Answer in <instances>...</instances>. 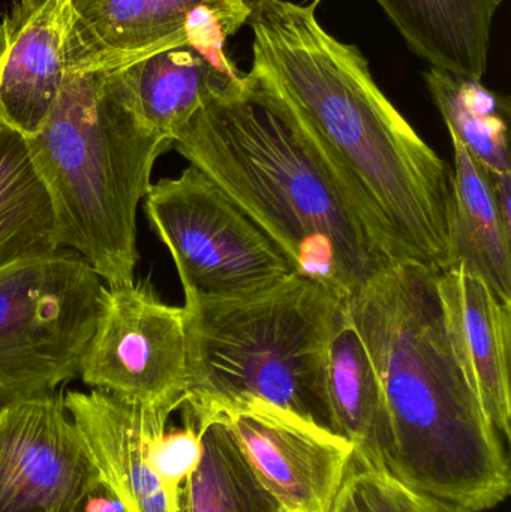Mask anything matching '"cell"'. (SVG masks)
Masks as SVG:
<instances>
[{
  "instance_id": "25",
  "label": "cell",
  "mask_w": 511,
  "mask_h": 512,
  "mask_svg": "<svg viewBox=\"0 0 511 512\" xmlns=\"http://www.w3.org/2000/svg\"><path fill=\"white\" fill-rule=\"evenodd\" d=\"M78 512H123V510L116 498L101 484V487L87 498Z\"/></svg>"
},
{
  "instance_id": "10",
  "label": "cell",
  "mask_w": 511,
  "mask_h": 512,
  "mask_svg": "<svg viewBox=\"0 0 511 512\" xmlns=\"http://www.w3.org/2000/svg\"><path fill=\"white\" fill-rule=\"evenodd\" d=\"M101 487L57 393L0 406V512H78Z\"/></svg>"
},
{
  "instance_id": "27",
  "label": "cell",
  "mask_w": 511,
  "mask_h": 512,
  "mask_svg": "<svg viewBox=\"0 0 511 512\" xmlns=\"http://www.w3.org/2000/svg\"><path fill=\"white\" fill-rule=\"evenodd\" d=\"M62 2H68V0H62Z\"/></svg>"
},
{
  "instance_id": "16",
  "label": "cell",
  "mask_w": 511,
  "mask_h": 512,
  "mask_svg": "<svg viewBox=\"0 0 511 512\" xmlns=\"http://www.w3.org/2000/svg\"><path fill=\"white\" fill-rule=\"evenodd\" d=\"M327 396L336 432L354 450V463L389 475L392 427L380 376L342 307L327 354Z\"/></svg>"
},
{
  "instance_id": "17",
  "label": "cell",
  "mask_w": 511,
  "mask_h": 512,
  "mask_svg": "<svg viewBox=\"0 0 511 512\" xmlns=\"http://www.w3.org/2000/svg\"><path fill=\"white\" fill-rule=\"evenodd\" d=\"M408 48L432 68L482 81L503 0H375Z\"/></svg>"
},
{
  "instance_id": "9",
  "label": "cell",
  "mask_w": 511,
  "mask_h": 512,
  "mask_svg": "<svg viewBox=\"0 0 511 512\" xmlns=\"http://www.w3.org/2000/svg\"><path fill=\"white\" fill-rule=\"evenodd\" d=\"M84 384L122 399L185 403V307L162 303L144 283L108 288L80 370Z\"/></svg>"
},
{
  "instance_id": "7",
  "label": "cell",
  "mask_w": 511,
  "mask_h": 512,
  "mask_svg": "<svg viewBox=\"0 0 511 512\" xmlns=\"http://www.w3.org/2000/svg\"><path fill=\"white\" fill-rule=\"evenodd\" d=\"M150 227L167 246L185 298H237L294 276L293 264L195 167L150 186Z\"/></svg>"
},
{
  "instance_id": "8",
  "label": "cell",
  "mask_w": 511,
  "mask_h": 512,
  "mask_svg": "<svg viewBox=\"0 0 511 512\" xmlns=\"http://www.w3.org/2000/svg\"><path fill=\"white\" fill-rule=\"evenodd\" d=\"M69 71H111L156 51L192 44L230 62L228 38L251 0H68Z\"/></svg>"
},
{
  "instance_id": "14",
  "label": "cell",
  "mask_w": 511,
  "mask_h": 512,
  "mask_svg": "<svg viewBox=\"0 0 511 512\" xmlns=\"http://www.w3.org/2000/svg\"><path fill=\"white\" fill-rule=\"evenodd\" d=\"M108 80L141 125L173 147L174 138L215 96L242 80L233 62L192 44L156 51L107 71Z\"/></svg>"
},
{
  "instance_id": "15",
  "label": "cell",
  "mask_w": 511,
  "mask_h": 512,
  "mask_svg": "<svg viewBox=\"0 0 511 512\" xmlns=\"http://www.w3.org/2000/svg\"><path fill=\"white\" fill-rule=\"evenodd\" d=\"M447 324L492 426L511 436V304L459 264L437 273Z\"/></svg>"
},
{
  "instance_id": "21",
  "label": "cell",
  "mask_w": 511,
  "mask_h": 512,
  "mask_svg": "<svg viewBox=\"0 0 511 512\" xmlns=\"http://www.w3.org/2000/svg\"><path fill=\"white\" fill-rule=\"evenodd\" d=\"M195 424L201 457L183 487L180 512H284L258 483L224 421Z\"/></svg>"
},
{
  "instance_id": "5",
  "label": "cell",
  "mask_w": 511,
  "mask_h": 512,
  "mask_svg": "<svg viewBox=\"0 0 511 512\" xmlns=\"http://www.w3.org/2000/svg\"><path fill=\"white\" fill-rule=\"evenodd\" d=\"M27 141L53 201L60 248L110 288L134 283L138 204L170 141L141 125L107 71H69L47 122Z\"/></svg>"
},
{
  "instance_id": "4",
  "label": "cell",
  "mask_w": 511,
  "mask_h": 512,
  "mask_svg": "<svg viewBox=\"0 0 511 512\" xmlns=\"http://www.w3.org/2000/svg\"><path fill=\"white\" fill-rule=\"evenodd\" d=\"M344 301L300 274L246 297L185 298V415L200 423L269 406L338 433L327 354Z\"/></svg>"
},
{
  "instance_id": "28",
  "label": "cell",
  "mask_w": 511,
  "mask_h": 512,
  "mask_svg": "<svg viewBox=\"0 0 511 512\" xmlns=\"http://www.w3.org/2000/svg\"><path fill=\"white\" fill-rule=\"evenodd\" d=\"M251 2H254V0H251Z\"/></svg>"
},
{
  "instance_id": "24",
  "label": "cell",
  "mask_w": 511,
  "mask_h": 512,
  "mask_svg": "<svg viewBox=\"0 0 511 512\" xmlns=\"http://www.w3.org/2000/svg\"><path fill=\"white\" fill-rule=\"evenodd\" d=\"M411 502H413L414 512H479L416 492H411Z\"/></svg>"
},
{
  "instance_id": "20",
  "label": "cell",
  "mask_w": 511,
  "mask_h": 512,
  "mask_svg": "<svg viewBox=\"0 0 511 512\" xmlns=\"http://www.w3.org/2000/svg\"><path fill=\"white\" fill-rule=\"evenodd\" d=\"M425 81L450 138L491 173H511L509 98L492 92L482 81L432 66L425 72Z\"/></svg>"
},
{
  "instance_id": "1",
  "label": "cell",
  "mask_w": 511,
  "mask_h": 512,
  "mask_svg": "<svg viewBox=\"0 0 511 512\" xmlns=\"http://www.w3.org/2000/svg\"><path fill=\"white\" fill-rule=\"evenodd\" d=\"M245 81L281 116L392 264L441 273L456 264L449 165L372 77L317 6L254 0Z\"/></svg>"
},
{
  "instance_id": "26",
  "label": "cell",
  "mask_w": 511,
  "mask_h": 512,
  "mask_svg": "<svg viewBox=\"0 0 511 512\" xmlns=\"http://www.w3.org/2000/svg\"><path fill=\"white\" fill-rule=\"evenodd\" d=\"M321 2H323V0H303V5H312L318 8Z\"/></svg>"
},
{
  "instance_id": "19",
  "label": "cell",
  "mask_w": 511,
  "mask_h": 512,
  "mask_svg": "<svg viewBox=\"0 0 511 512\" xmlns=\"http://www.w3.org/2000/svg\"><path fill=\"white\" fill-rule=\"evenodd\" d=\"M59 249L53 201L29 141L0 120V268Z\"/></svg>"
},
{
  "instance_id": "12",
  "label": "cell",
  "mask_w": 511,
  "mask_h": 512,
  "mask_svg": "<svg viewBox=\"0 0 511 512\" xmlns=\"http://www.w3.org/2000/svg\"><path fill=\"white\" fill-rule=\"evenodd\" d=\"M63 399L92 454L102 486L123 512H180L185 484L159 475L149 451L182 405L135 402L98 390L69 391Z\"/></svg>"
},
{
  "instance_id": "2",
  "label": "cell",
  "mask_w": 511,
  "mask_h": 512,
  "mask_svg": "<svg viewBox=\"0 0 511 512\" xmlns=\"http://www.w3.org/2000/svg\"><path fill=\"white\" fill-rule=\"evenodd\" d=\"M345 310L386 396L389 477L474 511L503 504L509 459L456 352L437 273L392 264L345 298Z\"/></svg>"
},
{
  "instance_id": "6",
  "label": "cell",
  "mask_w": 511,
  "mask_h": 512,
  "mask_svg": "<svg viewBox=\"0 0 511 512\" xmlns=\"http://www.w3.org/2000/svg\"><path fill=\"white\" fill-rule=\"evenodd\" d=\"M105 291L71 249L0 268V403L56 393L80 376Z\"/></svg>"
},
{
  "instance_id": "18",
  "label": "cell",
  "mask_w": 511,
  "mask_h": 512,
  "mask_svg": "<svg viewBox=\"0 0 511 512\" xmlns=\"http://www.w3.org/2000/svg\"><path fill=\"white\" fill-rule=\"evenodd\" d=\"M453 251L456 264L511 304V230L492 189V174L452 140Z\"/></svg>"
},
{
  "instance_id": "22",
  "label": "cell",
  "mask_w": 511,
  "mask_h": 512,
  "mask_svg": "<svg viewBox=\"0 0 511 512\" xmlns=\"http://www.w3.org/2000/svg\"><path fill=\"white\" fill-rule=\"evenodd\" d=\"M330 512H414L411 492L383 472L351 462Z\"/></svg>"
},
{
  "instance_id": "23",
  "label": "cell",
  "mask_w": 511,
  "mask_h": 512,
  "mask_svg": "<svg viewBox=\"0 0 511 512\" xmlns=\"http://www.w3.org/2000/svg\"><path fill=\"white\" fill-rule=\"evenodd\" d=\"M491 174L498 212L506 227L511 230V173Z\"/></svg>"
},
{
  "instance_id": "13",
  "label": "cell",
  "mask_w": 511,
  "mask_h": 512,
  "mask_svg": "<svg viewBox=\"0 0 511 512\" xmlns=\"http://www.w3.org/2000/svg\"><path fill=\"white\" fill-rule=\"evenodd\" d=\"M69 5L17 0L0 20V120L30 138L41 131L68 75Z\"/></svg>"
},
{
  "instance_id": "11",
  "label": "cell",
  "mask_w": 511,
  "mask_h": 512,
  "mask_svg": "<svg viewBox=\"0 0 511 512\" xmlns=\"http://www.w3.org/2000/svg\"><path fill=\"white\" fill-rule=\"evenodd\" d=\"M258 483L284 512H330L353 462L338 433L269 406L225 415Z\"/></svg>"
},
{
  "instance_id": "3",
  "label": "cell",
  "mask_w": 511,
  "mask_h": 512,
  "mask_svg": "<svg viewBox=\"0 0 511 512\" xmlns=\"http://www.w3.org/2000/svg\"><path fill=\"white\" fill-rule=\"evenodd\" d=\"M173 147L267 234L300 276L347 298L392 265L245 74L189 120Z\"/></svg>"
}]
</instances>
